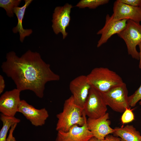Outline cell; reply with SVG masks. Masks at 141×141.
<instances>
[{
  "label": "cell",
  "instance_id": "1",
  "mask_svg": "<svg viewBox=\"0 0 141 141\" xmlns=\"http://www.w3.org/2000/svg\"><path fill=\"white\" fill-rule=\"evenodd\" d=\"M6 59L1 66L2 71L13 80L20 92L31 90L42 98L46 84L60 79V76L51 70L50 64L37 52L28 50L19 57L11 51L7 54Z\"/></svg>",
  "mask_w": 141,
  "mask_h": 141
},
{
  "label": "cell",
  "instance_id": "2",
  "mask_svg": "<svg viewBox=\"0 0 141 141\" xmlns=\"http://www.w3.org/2000/svg\"><path fill=\"white\" fill-rule=\"evenodd\" d=\"M56 130L67 132L73 126L83 125L87 119L83 109L76 104L72 95L64 101L62 111L56 115Z\"/></svg>",
  "mask_w": 141,
  "mask_h": 141
},
{
  "label": "cell",
  "instance_id": "3",
  "mask_svg": "<svg viewBox=\"0 0 141 141\" xmlns=\"http://www.w3.org/2000/svg\"><path fill=\"white\" fill-rule=\"evenodd\" d=\"M86 77L91 86L102 93L106 92L124 83L120 75L107 68H95Z\"/></svg>",
  "mask_w": 141,
  "mask_h": 141
},
{
  "label": "cell",
  "instance_id": "4",
  "mask_svg": "<svg viewBox=\"0 0 141 141\" xmlns=\"http://www.w3.org/2000/svg\"><path fill=\"white\" fill-rule=\"evenodd\" d=\"M125 42L128 55L133 58L139 60V52L136 46L141 42V25L130 20H127L125 28L117 34Z\"/></svg>",
  "mask_w": 141,
  "mask_h": 141
},
{
  "label": "cell",
  "instance_id": "5",
  "mask_svg": "<svg viewBox=\"0 0 141 141\" xmlns=\"http://www.w3.org/2000/svg\"><path fill=\"white\" fill-rule=\"evenodd\" d=\"M101 93L107 105L114 111L122 113L127 108H130L128 102V91L125 83Z\"/></svg>",
  "mask_w": 141,
  "mask_h": 141
},
{
  "label": "cell",
  "instance_id": "6",
  "mask_svg": "<svg viewBox=\"0 0 141 141\" xmlns=\"http://www.w3.org/2000/svg\"><path fill=\"white\" fill-rule=\"evenodd\" d=\"M107 105L101 92L91 86L83 110L88 118L96 119L107 113Z\"/></svg>",
  "mask_w": 141,
  "mask_h": 141
},
{
  "label": "cell",
  "instance_id": "7",
  "mask_svg": "<svg viewBox=\"0 0 141 141\" xmlns=\"http://www.w3.org/2000/svg\"><path fill=\"white\" fill-rule=\"evenodd\" d=\"M72 6L68 3L62 7H56L52 15V27L56 34L61 33L63 39L68 35L66 31V28L69 26L71 20L70 15Z\"/></svg>",
  "mask_w": 141,
  "mask_h": 141
},
{
  "label": "cell",
  "instance_id": "8",
  "mask_svg": "<svg viewBox=\"0 0 141 141\" xmlns=\"http://www.w3.org/2000/svg\"><path fill=\"white\" fill-rule=\"evenodd\" d=\"M91 87L86 76L84 75L78 76L70 83L69 89L75 103L83 109Z\"/></svg>",
  "mask_w": 141,
  "mask_h": 141
},
{
  "label": "cell",
  "instance_id": "9",
  "mask_svg": "<svg viewBox=\"0 0 141 141\" xmlns=\"http://www.w3.org/2000/svg\"><path fill=\"white\" fill-rule=\"evenodd\" d=\"M127 20H117L107 14L106 16L105 24L103 27L97 33L101 34V37L98 41L97 47L99 48L106 43L113 35L118 34L126 28Z\"/></svg>",
  "mask_w": 141,
  "mask_h": 141
},
{
  "label": "cell",
  "instance_id": "10",
  "mask_svg": "<svg viewBox=\"0 0 141 141\" xmlns=\"http://www.w3.org/2000/svg\"><path fill=\"white\" fill-rule=\"evenodd\" d=\"M18 112L22 113L33 125L36 127L44 125L49 116L48 112L45 108L36 109L24 100H21Z\"/></svg>",
  "mask_w": 141,
  "mask_h": 141
},
{
  "label": "cell",
  "instance_id": "11",
  "mask_svg": "<svg viewBox=\"0 0 141 141\" xmlns=\"http://www.w3.org/2000/svg\"><path fill=\"white\" fill-rule=\"evenodd\" d=\"M20 91L17 89L7 91L0 98V111L7 116L14 117L17 112L21 100Z\"/></svg>",
  "mask_w": 141,
  "mask_h": 141
},
{
  "label": "cell",
  "instance_id": "12",
  "mask_svg": "<svg viewBox=\"0 0 141 141\" xmlns=\"http://www.w3.org/2000/svg\"><path fill=\"white\" fill-rule=\"evenodd\" d=\"M109 118V114L106 113L103 116L97 118H88L87 119L88 128L94 137L103 140L107 135L113 133L114 129L110 126V122L108 120Z\"/></svg>",
  "mask_w": 141,
  "mask_h": 141
},
{
  "label": "cell",
  "instance_id": "13",
  "mask_svg": "<svg viewBox=\"0 0 141 141\" xmlns=\"http://www.w3.org/2000/svg\"><path fill=\"white\" fill-rule=\"evenodd\" d=\"M111 16L117 20H130L140 23L141 21V7L131 6L119 1L114 3Z\"/></svg>",
  "mask_w": 141,
  "mask_h": 141
},
{
  "label": "cell",
  "instance_id": "14",
  "mask_svg": "<svg viewBox=\"0 0 141 141\" xmlns=\"http://www.w3.org/2000/svg\"><path fill=\"white\" fill-rule=\"evenodd\" d=\"M86 120L82 126L76 125L73 126L67 132L58 131L55 141L89 140L94 136L88 128Z\"/></svg>",
  "mask_w": 141,
  "mask_h": 141
},
{
  "label": "cell",
  "instance_id": "15",
  "mask_svg": "<svg viewBox=\"0 0 141 141\" xmlns=\"http://www.w3.org/2000/svg\"><path fill=\"white\" fill-rule=\"evenodd\" d=\"M32 1L25 0V4L23 6L15 7L14 10V13L17 16L18 22L17 25L13 28L12 30L14 33H19L20 40L21 42H23L26 37L29 36L33 32L31 29H24L22 24L26 10Z\"/></svg>",
  "mask_w": 141,
  "mask_h": 141
},
{
  "label": "cell",
  "instance_id": "16",
  "mask_svg": "<svg viewBox=\"0 0 141 141\" xmlns=\"http://www.w3.org/2000/svg\"><path fill=\"white\" fill-rule=\"evenodd\" d=\"M114 129L113 133L122 141H141L140 133L133 125H127Z\"/></svg>",
  "mask_w": 141,
  "mask_h": 141
},
{
  "label": "cell",
  "instance_id": "17",
  "mask_svg": "<svg viewBox=\"0 0 141 141\" xmlns=\"http://www.w3.org/2000/svg\"><path fill=\"white\" fill-rule=\"evenodd\" d=\"M0 119L3 123L0 131V141H6L7 133L10 128L14 124L20 122V120L15 116H7L2 114Z\"/></svg>",
  "mask_w": 141,
  "mask_h": 141
},
{
  "label": "cell",
  "instance_id": "18",
  "mask_svg": "<svg viewBox=\"0 0 141 141\" xmlns=\"http://www.w3.org/2000/svg\"><path fill=\"white\" fill-rule=\"evenodd\" d=\"M21 1V0H0V7L5 10L7 15L9 17H13L14 8L18 6Z\"/></svg>",
  "mask_w": 141,
  "mask_h": 141
},
{
  "label": "cell",
  "instance_id": "19",
  "mask_svg": "<svg viewBox=\"0 0 141 141\" xmlns=\"http://www.w3.org/2000/svg\"><path fill=\"white\" fill-rule=\"evenodd\" d=\"M109 0H81L76 5L81 8L88 7L90 9H95L98 6L107 4Z\"/></svg>",
  "mask_w": 141,
  "mask_h": 141
},
{
  "label": "cell",
  "instance_id": "20",
  "mask_svg": "<svg viewBox=\"0 0 141 141\" xmlns=\"http://www.w3.org/2000/svg\"><path fill=\"white\" fill-rule=\"evenodd\" d=\"M141 100V84L139 87L132 95L128 96L129 105L130 107H134Z\"/></svg>",
  "mask_w": 141,
  "mask_h": 141
},
{
  "label": "cell",
  "instance_id": "21",
  "mask_svg": "<svg viewBox=\"0 0 141 141\" xmlns=\"http://www.w3.org/2000/svg\"><path fill=\"white\" fill-rule=\"evenodd\" d=\"M123 113L121 118L123 124L128 123L134 120V114L130 108H127Z\"/></svg>",
  "mask_w": 141,
  "mask_h": 141
},
{
  "label": "cell",
  "instance_id": "22",
  "mask_svg": "<svg viewBox=\"0 0 141 141\" xmlns=\"http://www.w3.org/2000/svg\"><path fill=\"white\" fill-rule=\"evenodd\" d=\"M119 1L134 7H141V0H118Z\"/></svg>",
  "mask_w": 141,
  "mask_h": 141
},
{
  "label": "cell",
  "instance_id": "23",
  "mask_svg": "<svg viewBox=\"0 0 141 141\" xmlns=\"http://www.w3.org/2000/svg\"><path fill=\"white\" fill-rule=\"evenodd\" d=\"M104 139L105 141H122L120 138L110 134L106 136Z\"/></svg>",
  "mask_w": 141,
  "mask_h": 141
},
{
  "label": "cell",
  "instance_id": "24",
  "mask_svg": "<svg viewBox=\"0 0 141 141\" xmlns=\"http://www.w3.org/2000/svg\"><path fill=\"white\" fill-rule=\"evenodd\" d=\"M17 124H14L10 128L9 131V134L7 138L6 141H11L12 138L13 137V132L15 129Z\"/></svg>",
  "mask_w": 141,
  "mask_h": 141
},
{
  "label": "cell",
  "instance_id": "25",
  "mask_svg": "<svg viewBox=\"0 0 141 141\" xmlns=\"http://www.w3.org/2000/svg\"><path fill=\"white\" fill-rule=\"evenodd\" d=\"M5 87L4 80L3 76L0 75V94H1L3 91Z\"/></svg>",
  "mask_w": 141,
  "mask_h": 141
},
{
  "label": "cell",
  "instance_id": "26",
  "mask_svg": "<svg viewBox=\"0 0 141 141\" xmlns=\"http://www.w3.org/2000/svg\"><path fill=\"white\" fill-rule=\"evenodd\" d=\"M139 48V67L140 69H141V42H140L138 45Z\"/></svg>",
  "mask_w": 141,
  "mask_h": 141
},
{
  "label": "cell",
  "instance_id": "27",
  "mask_svg": "<svg viewBox=\"0 0 141 141\" xmlns=\"http://www.w3.org/2000/svg\"><path fill=\"white\" fill-rule=\"evenodd\" d=\"M88 141H105V139L103 140L94 137H93L91 138Z\"/></svg>",
  "mask_w": 141,
  "mask_h": 141
},
{
  "label": "cell",
  "instance_id": "28",
  "mask_svg": "<svg viewBox=\"0 0 141 141\" xmlns=\"http://www.w3.org/2000/svg\"><path fill=\"white\" fill-rule=\"evenodd\" d=\"M11 141H16V140L15 137L13 136L12 138Z\"/></svg>",
  "mask_w": 141,
  "mask_h": 141
},
{
  "label": "cell",
  "instance_id": "29",
  "mask_svg": "<svg viewBox=\"0 0 141 141\" xmlns=\"http://www.w3.org/2000/svg\"><path fill=\"white\" fill-rule=\"evenodd\" d=\"M139 103L140 105H141V100L139 101Z\"/></svg>",
  "mask_w": 141,
  "mask_h": 141
}]
</instances>
